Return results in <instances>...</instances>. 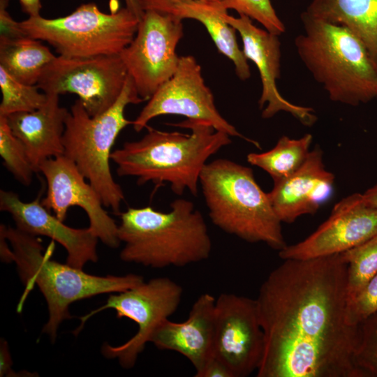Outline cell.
Wrapping results in <instances>:
<instances>
[{
  "instance_id": "1",
  "label": "cell",
  "mask_w": 377,
  "mask_h": 377,
  "mask_svg": "<svg viewBox=\"0 0 377 377\" xmlns=\"http://www.w3.org/2000/svg\"><path fill=\"white\" fill-rule=\"evenodd\" d=\"M256 300L265 336L258 377H363L354 362L358 325L346 320L341 253L283 260Z\"/></svg>"
},
{
  "instance_id": "2",
  "label": "cell",
  "mask_w": 377,
  "mask_h": 377,
  "mask_svg": "<svg viewBox=\"0 0 377 377\" xmlns=\"http://www.w3.org/2000/svg\"><path fill=\"white\" fill-rule=\"evenodd\" d=\"M174 125L188 128L191 133L162 131L147 126V133L141 139L125 142L113 151L111 161L117 165V174L135 177L139 184L168 183L178 195L186 189L197 195L207 160L230 144V136L202 120L187 119Z\"/></svg>"
},
{
  "instance_id": "3",
  "label": "cell",
  "mask_w": 377,
  "mask_h": 377,
  "mask_svg": "<svg viewBox=\"0 0 377 377\" xmlns=\"http://www.w3.org/2000/svg\"><path fill=\"white\" fill-rule=\"evenodd\" d=\"M54 243L46 251L38 236L1 224L0 256L3 263H15L24 294L37 286L43 295L48 309V320L42 332L54 342L57 330L66 319L71 318L70 305L78 300L97 295L120 293L142 282V276L92 275L82 269L51 259Z\"/></svg>"
},
{
  "instance_id": "4",
  "label": "cell",
  "mask_w": 377,
  "mask_h": 377,
  "mask_svg": "<svg viewBox=\"0 0 377 377\" xmlns=\"http://www.w3.org/2000/svg\"><path fill=\"white\" fill-rule=\"evenodd\" d=\"M120 258L155 269L182 267L207 259L212 243L206 222L194 204L178 198L168 212L151 207L120 213Z\"/></svg>"
},
{
  "instance_id": "5",
  "label": "cell",
  "mask_w": 377,
  "mask_h": 377,
  "mask_svg": "<svg viewBox=\"0 0 377 377\" xmlns=\"http://www.w3.org/2000/svg\"><path fill=\"white\" fill-rule=\"evenodd\" d=\"M297 54L330 100L356 106L377 98V71L362 43L347 28L301 14Z\"/></svg>"
},
{
  "instance_id": "6",
  "label": "cell",
  "mask_w": 377,
  "mask_h": 377,
  "mask_svg": "<svg viewBox=\"0 0 377 377\" xmlns=\"http://www.w3.org/2000/svg\"><path fill=\"white\" fill-rule=\"evenodd\" d=\"M199 183L216 226L244 241L263 242L279 251L287 246L281 221L251 168L218 158L205 165Z\"/></svg>"
},
{
  "instance_id": "7",
  "label": "cell",
  "mask_w": 377,
  "mask_h": 377,
  "mask_svg": "<svg viewBox=\"0 0 377 377\" xmlns=\"http://www.w3.org/2000/svg\"><path fill=\"white\" fill-rule=\"evenodd\" d=\"M143 101L128 74L120 96L109 109L92 117L77 98L68 110L65 121L64 155L75 164L94 186L104 207L111 208L119 215L124 193L112 175V148L121 131L132 124L133 121L124 115L126 106Z\"/></svg>"
},
{
  "instance_id": "8",
  "label": "cell",
  "mask_w": 377,
  "mask_h": 377,
  "mask_svg": "<svg viewBox=\"0 0 377 377\" xmlns=\"http://www.w3.org/2000/svg\"><path fill=\"white\" fill-rule=\"evenodd\" d=\"M138 23L126 7L106 13L92 2L64 17L29 16L20 22L27 36L47 42L66 57L119 54L134 38Z\"/></svg>"
},
{
  "instance_id": "9",
  "label": "cell",
  "mask_w": 377,
  "mask_h": 377,
  "mask_svg": "<svg viewBox=\"0 0 377 377\" xmlns=\"http://www.w3.org/2000/svg\"><path fill=\"white\" fill-rule=\"evenodd\" d=\"M183 294L182 286L168 277H157L123 292L111 295L103 306L81 317L80 325L73 332L77 334L85 322L96 313L112 309L118 318H127L138 325L130 339L118 346L104 343L103 355L116 358L125 369L132 368L138 355L158 325L178 309Z\"/></svg>"
},
{
  "instance_id": "10",
  "label": "cell",
  "mask_w": 377,
  "mask_h": 377,
  "mask_svg": "<svg viewBox=\"0 0 377 377\" xmlns=\"http://www.w3.org/2000/svg\"><path fill=\"white\" fill-rule=\"evenodd\" d=\"M128 72L119 54L91 57L56 56L37 86L45 94H74L90 116L109 109L120 96Z\"/></svg>"
},
{
  "instance_id": "11",
  "label": "cell",
  "mask_w": 377,
  "mask_h": 377,
  "mask_svg": "<svg viewBox=\"0 0 377 377\" xmlns=\"http://www.w3.org/2000/svg\"><path fill=\"white\" fill-rule=\"evenodd\" d=\"M183 36L182 20L166 13L145 10L134 38L119 53L144 101L175 73L179 61L177 46Z\"/></svg>"
},
{
  "instance_id": "12",
  "label": "cell",
  "mask_w": 377,
  "mask_h": 377,
  "mask_svg": "<svg viewBox=\"0 0 377 377\" xmlns=\"http://www.w3.org/2000/svg\"><path fill=\"white\" fill-rule=\"evenodd\" d=\"M165 114L209 122L216 130L242 138L259 147L257 142L243 136L219 113L213 94L202 77L201 67L193 56L179 57L175 73L148 100L132 121L133 128L140 132L150 120Z\"/></svg>"
},
{
  "instance_id": "13",
  "label": "cell",
  "mask_w": 377,
  "mask_h": 377,
  "mask_svg": "<svg viewBox=\"0 0 377 377\" xmlns=\"http://www.w3.org/2000/svg\"><path fill=\"white\" fill-rule=\"evenodd\" d=\"M264 348L256 300L220 294L215 302L213 354L229 367L233 377H246L258 370Z\"/></svg>"
},
{
  "instance_id": "14",
  "label": "cell",
  "mask_w": 377,
  "mask_h": 377,
  "mask_svg": "<svg viewBox=\"0 0 377 377\" xmlns=\"http://www.w3.org/2000/svg\"><path fill=\"white\" fill-rule=\"evenodd\" d=\"M38 172L46 182L47 192L41 202L48 210L64 221L70 207L82 208L98 239L110 248L119 246L118 225L104 209L98 192L71 159L64 154L47 159L40 165Z\"/></svg>"
},
{
  "instance_id": "15",
  "label": "cell",
  "mask_w": 377,
  "mask_h": 377,
  "mask_svg": "<svg viewBox=\"0 0 377 377\" xmlns=\"http://www.w3.org/2000/svg\"><path fill=\"white\" fill-rule=\"evenodd\" d=\"M377 233V209L362 193L338 202L330 217L306 239L279 251L283 260H309L341 253Z\"/></svg>"
},
{
  "instance_id": "16",
  "label": "cell",
  "mask_w": 377,
  "mask_h": 377,
  "mask_svg": "<svg viewBox=\"0 0 377 377\" xmlns=\"http://www.w3.org/2000/svg\"><path fill=\"white\" fill-rule=\"evenodd\" d=\"M223 18L239 32L245 57L255 64L259 71L262 92L258 104L260 109L265 105L262 117L269 119L279 112H286L304 126H312L317 119L313 110L289 102L277 89L276 82L280 77L281 71L279 36L255 26L252 20L246 15L235 17L226 12Z\"/></svg>"
},
{
  "instance_id": "17",
  "label": "cell",
  "mask_w": 377,
  "mask_h": 377,
  "mask_svg": "<svg viewBox=\"0 0 377 377\" xmlns=\"http://www.w3.org/2000/svg\"><path fill=\"white\" fill-rule=\"evenodd\" d=\"M41 193L31 202H24L17 193L0 191V209L9 213L16 228L34 236L43 235L60 244L67 251L66 263L82 269L96 263L99 240L91 229L74 228L64 224L41 202Z\"/></svg>"
},
{
  "instance_id": "18",
  "label": "cell",
  "mask_w": 377,
  "mask_h": 377,
  "mask_svg": "<svg viewBox=\"0 0 377 377\" xmlns=\"http://www.w3.org/2000/svg\"><path fill=\"white\" fill-rule=\"evenodd\" d=\"M334 179L323 163V151L316 146L296 172L274 182L267 193L281 223H292L302 215L316 213L331 196Z\"/></svg>"
},
{
  "instance_id": "19",
  "label": "cell",
  "mask_w": 377,
  "mask_h": 377,
  "mask_svg": "<svg viewBox=\"0 0 377 377\" xmlns=\"http://www.w3.org/2000/svg\"><path fill=\"white\" fill-rule=\"evenodd\" d=\"M216 298L200 295L194 302L187 319L182 323L163 320L153 332L150 342L161 350L184 356L200 372L213 355Z\"/></svg>"
},
{
  "instance_id": "20",
  "label": "cell",
  "mask_w": 377,
  "mask_h": 377,
  "mask_svg": "<svg viewBox=\"0 0 377 377\" xmlns=\"http://www.w3.org/2000/svg\"><path fill=\"white\" fill-rule=\"evenodd\" d=\"M46 94L45 103L38 109L6 117L36 172L43 161L63 155L64 150L63 135L68 110L60 105L59 95Z\"/></svg>"
},
{
  "instance_id": "21",
  "label": "cell",
  "mask_w": 377,
  "mask_h": 377,
  "mask_svg": "<svg viewBox=\"0 0 377 377\" xmlns=\"http://www.w3.org/2000/svg\"><path fill=\"white\" fill-rule=\"evenodd\" d=\"M226 10L221 1L193 0L179 2L167 7L162 13L181 20L193 19L207 30L219 52L235 65L237 77L245 81L251 77L250 67L242 50L238 45L235 29L223 18Z\"/></svg>"
},
{
  "instance_id": "22",
  "label": "cell",
  "mask_w": 377,
  "mask_h": 377,
  "mask_svg": "<svg viewBox=\"0 0 377 377\" xmlns=\"http://www.w3.org/2000/svg\"><path fill=\"white\" fill-rule=\"evenodd\" d=\"M305 11L351 31L365 47L377 71V0H313Z\"/></svg>"
},
{
  "instance_id": "23",
  "label": "cell",
  "mask_w": 377,
  "mask_h": 377,
  "mask_svg": "<svg viewBox=\"0 0 377 377\" xmlns=\"http://www.w3.org/2000/svg\"><path fill=\"white\" fill-rule=\"evenodd\" d=\"M41 42L29 36L0 38V67L17 80L36 85L45 67L56 57Z\"/></svg>"
},
{
  "instance_id": "24",
  "label": "cell",
  "mask_w": 377,
  "mask_h": 377,
  "mask_svg": "<svg viewBox=\"0 0 377 377\" xmlns=\"http://www.w3.org/2000/svg\"><path fill=\"white\" fill-rule=\"evenodd\" d=\"M312 140L309 133L300 138L283 135L270 150L249 154L247 161L267 172L274 182L280 181L293 175L304 163Z\"/></svg>"
},
{
  "instance_id": "25",
  "label": "cell",
  "mask_w": 377,
  "mask_h": 377,
  "mask_svg": "<svg viewBox=\"0 0 377 377\" xmlns=\"http://www.w3.org/2000/svg\"><path fill=\"white\" fill-rule=\"evenodd\" d=\"M341 255L348 265L347 300L349 302L377 274V233Z\"/></svg>"
},
{
  "instance_id": "26",
  "label": "cell",
  "mask_w": 377,
  "mask_h": 377,
  "mask_svg": "<svg viewBox=\"0 0 377 377\" xmlns=\"http://www.w3.org/2000/svg\"><path fill=\"white\" fill-rule=\"evenodd\" d=\"M0 89L2 98L0 116L34 111L42 106L47 100V94L37 85L22 82L0 67Z\"/></svg>"
},
{
  "instance_id": "27",
  "label": "cell",
  "mask_w": 377,
  "mask_h": 377,
  "mask_svg": "<svg viewBox=\"0 0 377 377\" xmlns=\"http://www.w3.org/2000/svg\"><path fill=\"white\" fill-rule=\"evenodd\" d=\"M0 156L6 169L21 184L29 186L35 172L22 142L11 131L6 117L0 116Z\"/></svg>"
},
{
  "instance_id": "28",
  "label": "cell",
  "mask_w": 377,
  "mask_h": 377,
  "mask_svg": "<svg viewBox=\"0 0 377 377\" xmlns=\"http://www.w3.org/2000/svg\"><path fill=\"white\" fill-rule=\"evenodd\" d=\"M354 362L363 377H377V311L358 325Z\"/></svg>"
},
{
  "instance_id": "29",
  "label": "cell",
  "mask_w": 377,
  "mask_h": 377,
  "mask_svg": "<svg viewBox=\"0 0 377 377\" xmlns=\"http://www.w3.org/2000/svg\"><path fill=\"white\" fill-rule=\"evenodd\" d=\"M221 3L226 10H235L239 15L256 20L272 34L280 36L286 31L270 0H221Z\"/></svg>"
},
{
  "instance_id": "30",
  "label": "cell",
  "mask_w": 377,
  "mask_h": 377,
  "mask_svg": "<svg viewBox=\"0 0 377 377\" xmlns=\"http://www.w3.org/2000/svg\"><path fill=\"white\" fill-rule=\"evenodd\" d=\"M376 311L377 274L354 299L347 302V323L350 325L357 326Z\"/></svg>"
},
{
  "instance_id": "31",
  "label": "cell",
  "mask_w": 377,
  "mask_h": 377,
  "mask_svg": "<svg viewBox=\"0 0 377 377\" xmlns=\"http://www.w3.org/2000/svg\"><path fill=\"white\" fill-rule=\"evenodd\" d=\"M9 0H0V38L15 39L27 36L10 15L8 8Z\"/></svg>"
},
{
  "instance_id": "32",
  "label": "cell",
  "mask_w": 377,
  "mask_h": 377,
  "mask_svg": "<svg viewBox=\"0 0 377 377\" xmlns=\"http://www.w3.org/2000/svg\"><path fill=\"white\" fill-rule=\"evenodd\" d=\"M195 377H233L229 367L216 355H212Z\"/></svg>"
},
{
  "instance_id": "33",
  "label": "cell",
  "mask_w": 377,
  "mask_h": 377,
  "mask_svg": "<svg viewBox=\"0 0 377 377\" xmlns=\"http://www.w3.org/2000/svg\"><path fill=\"white\" fill-rule=\"evenodd\" d=\"M13 361L9 351V347L5 339L1 340L0 343V376H19L11 366Z\"/></svg>"
},
{
  "instance_id": "34",
  "label": "cell",
  "mask_w": 377,
  "mask_h": 377,
  "mask_svg": "<svg viewBox=\"0 0 377 377\" xmlns=\"http://www.w3.org/2000/svg\"><path fill=\"white\" fill-rule=\"evenodd\" d=\"M193 0H140L143 10H154L162 12L167 7L179 2ZM221 1V0H214Z\"/></svg>"
},
{
  "instance_id": "35",
  "label": "cell",
  "mask_w": 377,
  "mask_h": 377,
  "mask_svg": "<svg viewBox=\"0 0 377 377\" xmlns=\"http://www.w3.org/2000/svg\"><path fill=\"white\" fill-rule=\"evenodd\" d=\"M22 11L29 16L40 15L42 8L40 0H18Z\"/></svg>"
},
{
  "instance_id": "36",
  "label": "cell",
  "mask_w": 377,
  "mask_h": 377,
  "mask_svg": "<svg viewBox=\"0 0 377 377\" xmlns=\"http://www.w3.org/2000/svg\"><path fill=\"white\" fill-rule=\"evenodd\" d=\"M126 8L140 20L144 14L140 0H124Z\"/></svg>"
},
{
  "instance_id": "37",
  "label": "cell",
  "mask_w": 377,
  "mask_h": 377,
  "mask_svg": "<svg viewBox=\"0 0 377 377\" xmlns=\"http://www.w3.org/2000/svg\"><path fill=\"white\" fill-rule=\"evenodd\" d=\"M363 194L365 200L377 209V184L368 188Z\"/></svg>"
}]
</instances>
